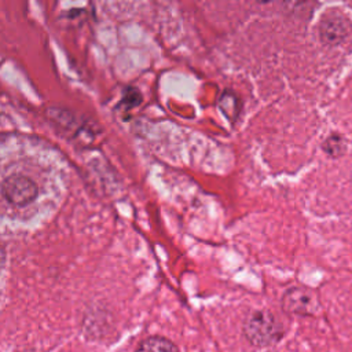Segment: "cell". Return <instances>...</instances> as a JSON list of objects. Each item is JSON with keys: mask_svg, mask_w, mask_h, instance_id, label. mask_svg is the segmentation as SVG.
<instances>
[{"mask_svg": "<svg viewBox=\"0 0 352 352\" xmlns=\"http://www.w3.org/2000/svg\"><path fill=\"white\" fill-rule=\"evenodd\" d=\"M282 334L280 324L268 311H254L243 323V336L254 346L272 345L282 337Z\"/></svg>", "mask_w": 352, "mask_h": 352, "instance_id": "cell-1", "label": "cell"}, {"mask_svg": "<svg viewBox=\"0 0 352 352\" xmlns=\"http://www.w3.org/2000/svg\"><path fill=\"white\" fill-rule=\"evenodd\" d=\"M0 191L8 204L14 206H26L37 198L38 186L29 176L12 173L3 180Z\"/></svg>", "mask_w": 352, "mask_h": 352, "instance_id": "cell-2", "label": "cell"}, {"mask_svg": "<svg viewBox=\"0 0 352 352\" xmlns=\"http://www.w3.org/2000/svg\"><path fill=\"white\" fill-rule=\"evenodd\" d=\"M282 308L285 312L292 315H314L319 308L316 294L301 286L290 287L282 297Z\"/></svg>", "mask_w": 352, "mask_h": 352, "instance_id": "cell-3", "label": "cell"}, {"mask_svg": "<svg viewBox=\"0 0 352 352\" xmlns=\"http://www.w3.org/2000/svg\"><path fill=\"white\" fill-rule=\"evenodd\" d=\"M349 25L348 21L344 18V15L331 11L326 14L319 25V33L320 38L330 45L340 44L346 36H348Z\"/></svg>", "mask_w": 352, "mask_h": 352, "instance_id": "cell-4", "label": "cell"}, {"mask_svg": "<svg viewBox=\"0 0 352 352\" xmlns=\"http://www.w3.org/2000/svg\"><path fill=\"white\" fill-rule=\"evenodd\" d=\"M135 352H179V349L170 340L154 336L146 338Z\"/></svg>", "mask_w": 352, "mask_h": 352, "instance_id": "cell-5", "label": "cell"}, {"mask_svg": "<svg viewBox=\"0 0 352 352\" xmlns=\"http://www.w3.org/2000/svg\"><path fill=\"white\" fill-rule=\"evenodd\" d=\"M219 106H220L221 111H223L231 121H234V120L238 117V114H239V100H238V98H236L232 92H230V91H226V92L221 95V98H220V100H219Z\"/></svg>", "mask_w": 352, "mask_h": 352, "instance_id": "cell-6", "label": "cell"}, {"mask_svg": "<svg viewBox=\"0 0 352 352\" xmlns=\"http://www.w3.org/2000/svg\"><path fill=\"white\" fill-rule=\"evenodd\" d=\"M323 148L326 150V153L329 155H333V157H337V155H341L345 150V142L341 136L338 135H331L330 138L326 139L324 144H323Z\"/></svg>", "mask_w": 352, "mask_h": 352, "instance_id": "cell-7", "label": "cell"}, {"mask_svg": "<svg viewBox=\"0 0 352 352\" xmlns=\"http://www.w3.org/2000/svg\"><path fill=\"white\" fill-rule=\"evenodd\" d=\"M4 261H6V249H4V246L0 243V268L3 267Z\"/></svg>", "mask_w": 352, "mask_h": 352, "instance_id": "cell-8", "label": "cell"}]
</instances>
